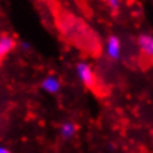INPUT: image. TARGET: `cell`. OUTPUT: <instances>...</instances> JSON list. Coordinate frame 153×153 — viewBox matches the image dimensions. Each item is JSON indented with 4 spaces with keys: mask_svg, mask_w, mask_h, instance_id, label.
I'll use <instances>...</instances> for the list:
<instances>
[{
    "mask_svg": "<svg viewBox=\"0 0 153 153\" xmlns=\"http://www.w3.org/2000/svg\"><path fill=\"white\" fill-rule=\"evenodd\" d=\"M76 75L86 87L91 88L95 86V74L87 62H79L76 65Z\"/></svg>",
    "mask_w": 153,
    "mask_h": 153,
    "instance_id": "obj_1",
    "label": "cell"
},
{
    "mask_svg": "<svg viewBox=\"0 0 153 153\" xmlns=\"http://www.w3.org/2000/svg\"><path fill=\"white\" fill-rule=\"evenodd\" d=\"M105 52L106 56L110 60H118L121 56V42L116 35H112L108 38L106 40V45H105Z\"/></svg>",
    "mask_w": 153,
    "mask_h": 153,
    "instance_id": "obj_2",
    "label": "cell"
},
{
    "mask_svg": "<svg viewBox=\"0 0 153 153\" xmlns=\"http://www.w3.org/2000/svg\"><path fill=\"white\" fill-rule=\"evenodd\" d=\"M140 51L149 59H153V35L151 34H141L137 39Z\"/></svg>",
    "mask_w": 153,
    "mask_h": 153,
    "instance_id": "obj_3",
    "label": "cell"
},
{
    "mask_svg": "<svg viewBox=\"0 0 153 153\" xmlns=\"http://www.w3.org/2000/svg\"><path fill=\"white\" fill-rule=\"evenodd\" d=\"M16 47V39L9 34H1L0 35V59L7 56L8 53Z\"/></svg>",
    "mask_w": 153,
    "mask_h": 153,
    "instance_id": "obj_4",
    "label": "cell"
},
{
    "mask_svg": "<svg viewBox=\"0 0 153 153\" xmlns=\"http://www.w3.org/2000/svg\"><path fill=\"white\" fill-rule=\"evenodd\" d=\"M42 88L48 94H57L61 88V82L56 75H47L42 81Z\"/></svg>",
    "mask_w": 153,
    "mask_h": 153,
    "instance_id": "obj_5",
    "label": "cell"
},
{
    "mask_svg": "<svg viewBox=\"0 0 153 153\" xmlns=\"http://www.w3.org/2000/svg\"><path fill=\"white\" fill-rule=\"evenodd\" d=\"M75 125L73 123V122H64L62 125H61V130H60V134L61 136L64 137V139H70V137L74 136L75 134Z\"/></svg>",
    "mask_w": 153,
    "mask_h": 153,
    "instance_id": "obj_6",
    "label": "cell"
},
{
    "mask_svg": "<svg viewBox=\"0 0 153 153\" xmlns=\"http://www.w3.org/2000/svg\"><path fill=\"white\" fill-rule=\"evenodd\" d=\"M106 3H108L109 8L112 9H118L121 5V0H106Z\"/></svg>",
    "mask_w": 153,
    "mask_h": 153,
    "instance_id": "obj_7",
    "label": "cell"
},
{
    "mask_svg": "<svg viewBox=\"0 0 153 153\" xmlns=\"http://www.w3.org/2000/svg\"><path fill=\"white\" fill-rule=\"evenodd\" d=\"M0 153H12V152H10L8 148H5V147H0Z\"/></svg>",
    "mask_w": 153,
    "mask_h": 153,
    "instance_id": "obj_8",
    "label": "cell"
},
{
    "mask_svg": "<svg viewBox=\"0 0 153 153\" xmlns=\"http://www.w3.org/2000/svg\"><path fill=\"white\" fill-rule=\"evenodd\" d=\"M21 47H22V48H24L25 51H26V49H29V48H30V44H29V43H26V42H24V43L21 44Z\"/></svg>",
    "mask_w": 153,
    "mask_h": 153,
    "instance_id": "obj_9",
    "label": "cell"
}]
</instances>
